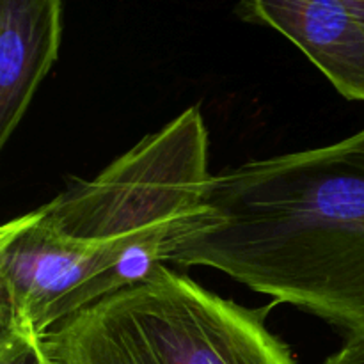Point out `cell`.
Returning a JSON list of instances; mask_svg holds the SVG:
<instances>
[{
    "mask_svg": "<svg viewBox=\"0 0 364 364\" xmlns=\"http://www.w3.org/2000/svg\"><path fill=\"white\" fill-rule=\"evenodd\" d=\"M167 263L212 267L348 338L364 334V130L212 174Z\"/></svg>",
    "mask_w": 364,
    "mask_h": 364,
    "instance_id": "1",
    "label": "cell"
},
{
    "mask_svg": "<svg viewBox=\"0 0 364 364\" xmlns=\"http://www.w3.org/2000/svg\"><path fill=\"white\" fill-rule=\"evenodd\" d=\"M212 294L166 265L57 323L53 364H297L267 311Z\"/></svg>",
    "mask_w": 364,
    "mask_h": 364,
    "instance_id": "2",
    "label": "cell"
},
{
    "mask_svg": "<svg viewBox=\"0 0 364 364\" xmlns=\"http://www.w3.org/2000/svg\"><path fill=\"white\" fill-rule=\"evenodd\" d=\"M210 178L208 130L199 107H191L38 213L64 237L109 251L121 291L167 263L171 242L199 208Z\"/></svg>",
    "mask_w": 364,
    "mask_h": 364,
    "instance_id": "3",
    "label": "cell"
},
{
    "mask_svg": "<svg viewBox=\"0 0 364 364\" xmlns=\"http://www.w3.org/2000/svg\"><path fill=\"white\" fill-rule=\"evenodd\" d=\"M116 259L64 237L28 212L0 231V326L45 338L57 323L116 294Z\"/></svg>",
    "mask_w": 364,
    "mask_h": 364,
    "instance_id": "4",
    "label": "cell"
},
{
    "mask_svg": "<svg viewBox=\"0 0 364 364\" xmlns=\"http://www.w3.org/2000/svg\"><path fill=\"white\" fill-rule=\"evenodd\" d=\"M235 11L281 32L340 95L364 102V0H255Z\"/></svg>",
    "mask_w": 364,
    "mask_h": 364,
    "instance_id": "5",
    "label": "cell"
},
{
    "mask_svg": "<svg viewBox=\"0 0 364 364\" xmlns=\"http://www.w3.org/2000/svg\"><path fill=\"white\" fill-rule=\"evenodd\" d=\"M60 34L63 4L57 0L0 4V148L9 142L55 63Z\"/></svg>",
    "mask_w": 364,
    "mask_h": 364,
    "instance_id": "6",
    "label": "cell"
},
{
    "mask_svg": "<svg viewBox=\"0 0 364 364\" xmlns=\"http://www.w3.org/2000/svg\"><path fill=\"white\" fill-rule=\"evenodd\" d=\"M323 364H364V334L347 338V343Z\"/></svg>",
    "mask_w": 364,
    "mask_h": 364,
    "instance_id": "7",
    "label": "cell"
}]
</instances>
